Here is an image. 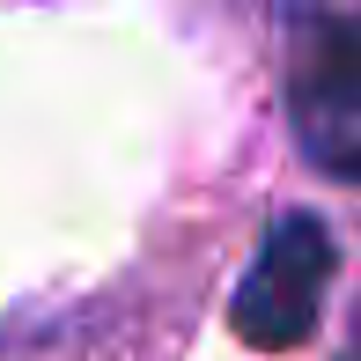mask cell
<instances>
[{
    "label": "cell",
    "instance_id": "1",
    "mask_svg": "<svg viewBox=\"0 0 361 361\" xmlns=\"http://www.w3.org/2000/svg\"><path fill=\"white\" fill-rule=\"evenodd\" d=\"M288 126L317 177L361 185V15L288 23Z\"/></svg>",
    "mask_w": 361,
    "mask_h": 361
},
{
    "label": "cell",
    "instance_id": "2",
    "mask_svg": "<svg viewBox=\"0 0 361 361\" xmlns=\"http://www.w3.org/2000/svg\"><path fill=\"white\" fill-rule=\"evenodd\" d=\"M332 273H339L332 221L310 214V207H281L273 228L258 236V258L243 266V281H236V302H228L236 339L258 347V354L302 347V339L317 332V317H324Z\"/></svg>",
    "mask_w": 361,
    "mask_h": 361
},
{
    "label": "cell",
    "instance_id": "3",
    "mask_svg": "<svg viewBox=\"0 0 361 361\" xmlns=\"http://www.w3.org/2000/svg\"><path fill=\"white\" fill-rule=\"evenodd\" d=\"M339 361H361V324H354V347H347V354H339Z\"/></svg>",
    "mask_w": 361,
    "mask_h": 361
}]
</instances>
